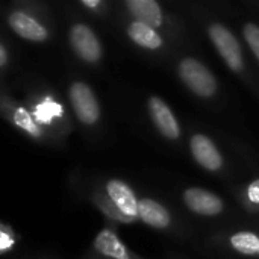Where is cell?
I'll return each instance as SVG.
<instances>
[{
    "mask_svg": "<svg viewBox=\"0 0 259 259\" xmlns=\"http://www.w3.org/2000/svg\"><path fill=\"white\" fill-rule=\"evenodd\" d=\"M179 74L191 91L202 97H209L217 90V82L209 70L196 59H184L179 65Z\"/></svg>",
    "mask_w": 259,
    "mask_h": 259,
    "instance_id": "1",
    "label": "cell"
},
{
    "mask_svg": "<svg viewBox=\"0 0 259 259\" xmlns=\"http://www.w3.org/2000/svg\"><path fill=\"white\" fill-rule=\"evenodd\" d=\"M209 35L226 64L232 70L240 71L243 68V53L235 36L222 24H212L209 29Z\"/></svg>",
    "mask_w": 259,
    "mask_h": 259,
    "instance_id": "2",
    "label": "cell"
},
{
    "mask_svg": "<svg viewBox=\"0 0 259 259\" xmlns=\"http://www.w3.org/2000/svg\"><path fill=\"white\" fill-rule=\"evenodd\" d=\"M70 99H71L74 112L82 123L93 124L97 121V118L100 115V109H99V103L88 85L80 83V82L73 83L70 88Z\"/></svg>",
    "mask_w": 259,
    "mask_h": 259,
    "instance_id": "3",
    "label": "cell"
},
{
    "mask_svg": "<svg viewBox=\"0 0 259 259\" xmlns=\"http://www.w3.org/2000/svg\"><path fill=\"white\" fill-rule=\"evenodd\" d=\"M70 41L76 50V53L88 62L99 61L102 55V47L94 35V32L85 24H76L70 30Z\"/></svg>",
    "mask_w": 259,
    "mask_h": 259,
    "instance_id": "4",
    "label": "cell"
},
{
    "mask_svg": "<svg viewBox=\"0 0 259 259\" xmlns=\"http://www.w3.org/2000/svg\"><path fill=\"white\" fill-rule=\"evenodd\" d=\"M106 191L115 205V208L121 212L126 220H134L138 217V200L134 191L121 181H109L106 185Z\"/></svg>",
    "mask_w": 259,
    "mask_h": 259,
    "instance_id": "5",
    "label": "cell"
},
{
    "mask_svg": "<svg viewBox=\"0 0 259 259\" xmlns=\"http://www.w3.org/2000/svg\"><path fill=\"white\" fill-rule=\"evenodd\" d=\"M184 199H185L187 206L191 211L202 214V215H217L223 209V203L215 194L200 190V188L187 190L184 194Z\"/></svg>",
    "mask_w": 259,
    "mask_h": 259,
    "instance_id": "6",
    "label": "cell"
},
{
    "mask_svg": "<svg viewBox=\"0 0 259 259\" xmlns=\"http://www.w3.org/2000/svg\"><path fill=\"white\" fill-rule=\"evenodd\" d=\"M149 108H150V114L152 118L156 124V127L159 129V132L162 135H165L167 138H178L181 131H179V124L175 118V115L171 114L170 108L159 99V97H152L149 100Z\"/></svg>",
    "mask_w": 259,
    "mask_h": 259,
    "instance_id": "7",
    "label": "cell"
},
{
    "mask_svg": "<svg viewBox=\"0 0 259 259\" xmlns=\"http://www.w3.org/2000/svg\"><path fill=\"white\" fill-rule=\"evenodd\" d=\"M191 153L194 159L206 170H219L222 167V156L212 141L205 135H194L191 138Z\"/></svg>",
    "mask_w": 259,
    "mask_h": 259,
    "instance_id": "8",
    "label": "cell"
},
{
    "mask_svg": "<svg viewBox=\"0 0 259 259\" xmlns=\"http://www.w3.org/2000/svg\"><path fill=\"white\" fill-rule=\"evenodd\" d=\"M9 24L17 35L30 41H44L47 38V30L35 18L24 12H14L9 17Z\"/></svg>",
    "mask_w": 259,
    "mask_h": 259,
    "instance_id": "9",
    "label": "cell"
},
{
    "mask_svg": "<svg viewBox=\"0 0 259 259\" xmlns=\"http://www.w3.org/2000/svg\"><path fill=\"white\" fill-rule=\"evenodd\" d=\"M127 8L138 23L150 27H158L162 24V12L156 2L153 0H127Z\"/></svg>",
    "mask_w": 259,
    "mask_h": 259,
    "instance_id": "10",
    "label": "cell"
},
{
    "mask_svg": "<svg viewBox=\"0 0 259 259\" xmlns=\"http://www.w3.org/2000/svg\"><path fill=\"white\" fill-rule=\"evenodd\" d=\"M138 217L144 223L158 229H164L170 225V215L167 209L150 199H143L138 202Z\"/></svg>",
    "mask_w": 259,
    "mask_h": 259,
    "instance_id": "11",
    "label": "cell"
},
{
    "mask_svg": "<svg viewBox=\"0 0 259 259\" xmlns=\"http://www.w3.org/2000/svg\"><path fill=\"white\" fill-rule=\"evenodd\" d=\"M94 247L105 256L114 259H129L126 247L118 240V237L109 229H105L97 235L94 241Z\"/></svg>",
    "mask_w": 259,
    "mask_h": 259,
    "instance_id": "12",
    "label": "cell"
},
{
    "mask_svg": "<svg viewBox=\"0 0 259 259\" xmlns=\"http://www.w3.org/2000/svg\"><path fill=\"white\" fill-rule=\"evenodd\" d=\"M129 36L138 46H143L146 49H158L162 46V39L155 32V29L150 26H146L143 23H138V21H134L129 26Z\"/></svg>",
    "mask_w": 259,
    "mask_h": 259,
    "instance_id": "13",
    "label": "cell"
},
{
    "mask_svg": "<svg viewBox=\"0 0 259 259\" xmlns=\"http://www.w3.org/2000/svg\"><path fill=\"white\" fill-rule=\"evenodd\" d=\"M62 114H64V108L59 103H56L55 100H52L50 97H47L41 103H38L33 111L35 120L39 123H52L53 118L62 117Z\"/></svg>",
    "mask_w": 259,
    "mask_h": 259,
    "instance_id": "14",
    "label": "cell"
},
{
    "mask_svg": "<svg viewBox=\"0 0 259 259\" xmlns=\"http://www.w3.org/2000/svg\"><path fill=\"white\" fill-rule=\"evenodd\" d=\"M232 246L244 255H259V238L250 232H238L231 240Z\"/></svg>",
    "mask_w": 259,
    "mask_h": 259,
    "instance_id": "15",
    "label": "cell"
},
{
    "mask_svg": "<svg viewBox=\"0 0 259 259\" xmlns=\"http://www.w3.org/2000/svg\"><path fill=\"white\" fill-rule=\"evenodd\" d=\"M14 121H15V124L18 127L26 131L29 135H32V137H38L39 135V127L36 126L35 120L32 118V115L24 108H18L14 112Z\"/></svg>",
    "mask_w": 259,
    "mask_h": 259,
    "instance_id": "16",
    "label": "cell"
},
{
    "mask_svg": "<svg viewBox=\"0 0 259 259\" xmlns=\"http://www.w3.org/2000/svg\"><path fill=\"white\" fill-rule=\"evenodd\" d=\"M244 36L250 46V49L253 50V53L256 55L259 59V27L253 23H247L244 26Z\"/></svg>",
    "mask_w": 259,
    "mask_h": 259,
    "instance_id": "17",
    "label": "cell"
},
{
    "mask_svg": "<svg viewBox=\"0 0 259 259\" xmlns=\"http://www.w3.org/2000/svg\"><path fill=\"white\" fill-rule=\"evenodd\" d=\"M12 244H14L12 237L6 231H2V226H0V252L8 250L9 247H12Z\"/></svg>",
    "mask_w": 259,
    "mask_h": 259,
    "instance_id": "18",
    "label": "cell"
},
{
    "mask_svg": "<svg viewBox=\"0 0 259 259\" xmlns=\"http://www.w3.org/2000/svg\"><path fill=\"white\" fill-rule=\"evenodd\" d=\"M247 194H249V199L253 203H259V181H255V182L250 184Z\"/></svg>",
    "mask_w": 259,
    "mask_h": 259,
    "instance_id": "19",
    "label": "cell"
},
{
    "mask_svg": "<svg viewBox=\"0 0 259 259\" xmlns=\"http://www.w3.org/2000/svg\"><path fill=\"white\" fill-rule=\"evenodd\" d=\"M82 5L87 8H97L100 5V2L99 0H82Z\"/></svg>",
    "mask_w": 259,
    "mask_h": 259,
    "instance_id": "20",
    "label": "cell"
},
{
    "mask_svg": "<svg viewBox=\"0 0 259 259\" xmlns=\"http://www.w3.org/2000/svg\"><path fill=\"white\" fill-rule=\"evenodd\" d=\"M6 59H8V55H6V50L3 49V46L0 44V67L6 64Z\"/></svg>",
    "mask_w": 259,
    "mask_h": 259,
    "instance_id": "21",
    "label": "cell"
}]
</instances>
